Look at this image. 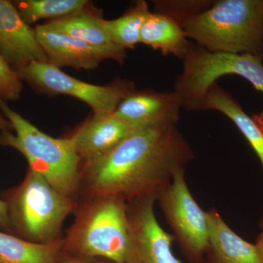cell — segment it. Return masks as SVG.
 Wrapping results in <instances>:
<instances>
[{
  "mask_svg": "<svg viewBox=\"0 0 263 263\" xmlns=\"http://www.w3.org/2000/svg\"><path fill=\"white\" fill-rule=\"evenodd\" d=\"M182 101L175 91L135 90L118 105L114 115L134 129L176 125Z\"/></svg>",
  "mask_w": 263,
  "mask_h": 263,
  "instance_id": "obj_11",
  "label": "cell"
},
{
  "mask_svg": "<svg viewBox=\"0 0 263 263\" xmlns=\"http://www.w3.org/2000/svg\"><path fill=\"white\" fill-rule=\"evenodd\" d=\"M63 238L48 243H36L0 231V263H60Z\"/></svg>",
  "mask_w": 263,
  "mask_h": 263,
  "instance_id": "obj_17",
  "label": "cell"
},
{
  "mask_svg": "<svg viewBox=\"0 0 263 263\" xmlns=\"http://www.w3.org/2000/svg\"><path fill=\"white\" fill-rule=\"evenodd\" d=\"M261 57H262V60H263V42H262V55H261Z\"/></svg>",
  "mask_w": 263,
  "mask_h": 263,
  "instance_id": "obj_28",
  "label": "cell"
},
{
  "mask_svg": "<svg viewBox=\"0 0 263 263\" xmlns=\"http://www.w3.org/2000/svg\"><path fill=\"white\" fill-rule=\"evenodd\" d=\"M157 197L127 202L129 246L126 263H182L172 250L174 235L159 224L155 213Z\"/></svg>",
  "mask_w": 263,
  "mask_h": 263,
  "instance_id": "obj_9",
  "label": "cell"
},
{
  "mask_svg": "<svg viewBox=\"0 0 263 263\" xmlns=\"http://www.w3.org/2000/svg\"><path fill=\"white\" fill-rule=\"evenodd\" d=\"M151 13L148 3L137 1L126 13L113 20H104V26L114 44L124 49H133L140 43L141 31Z\"/></svg>",
  "mask_w": 263,
  "mask_h": 263,
  "instance_id": "obj_19",
  "label": "cell"
},
{
  "mask_svg": "<svg viewBox=\"0 0 263 263\" xmlns=\"http://www.w3.org/2000/svg\"><path fill=\"white\" fill-rule=\"evenodd\" d=\"M193 158V148L176 125L138 129L106 155L83 164L80 190L86 198L157 200L175 173Z\"/></svg>",
  "mask_w": 263,
  "mask_h": 263,
  "instance_id": "obj_1",
  "label": "cell"
},
{
  "mask_svg": "<svg viewBox=\"0 0 263 263\" xmlns=\"http://www.w3.org/2000/svg\"><path fill=\"white\" fill-rule=\"evenodd\" d=\"M11 234L36 243L62 239V228L79 202L59 192L37 173L28 169L22 183L3 193Z\"/></svg>",
  "mask_w": 263,
  "mask_h": 263,
  "instance_id": "obj_5",
  "label": "cell"
},
{
  "mask_svg": "<svg viewBox=\"0 0 263 263\" xmlns=\"http://www.w3.org/2000/svg\"><path fill=\"white\" fill-rule=\"evenodd\" d=\"M12 131H13V127H12L9 121L4 116L0 114V133Z\"/></svg>",
  "mask_w": 263,
  "mask_h": 263,
  "instance_id": "obj_25",
  "label": "cell"
},
{
  "mask_svg": "<svg viewBox=\"0 0 263 263\" xmlns=\"http://www.w3.org/2000/svg\"><path fill=\"white\" fill-rule=\"evenodd\" d=\"M27 24L42 19L57 20L79 13L89 5L86 0H21L13 2Z\"/></svg>",
  "mask_w": 263,
  "mask_h": 263,
  "instance_id": "obj_20",
  "label": "cell"
},
{
  "mask_svg": "<svg viewBox=\"0 0 263 263\" xmlns=\"http://www.w3.org/2000/svg\"><path fill=\"white\" fill-rule=\"evenodd\" d=\"M0 54L15 70L32 62H49L36 35L13 3L0 0Z\"/></svg>",
  "mask_w": 263,
  "mask_h": 263,
  "instance_id": "obj_12",
  "label": "cell"
},
{
  "mask_svg": "<svg viewBox=\"0 0 263 263\" xmlns=\"http://www.w3.org/2000/svg\"><path fill=\"white\" fill-rule=\"evenodd\" d=\"M206 214L209 234L204 263H262L256 245L236 234L216 209Z\"/></svg>",
  "mask_w": 263,
  "mask_h": 263,
  "instance_id": "obj_14",
  "label": "cell"
},
{
  "mask_svg": "<svg viewBox=\"0 0 263 263\" xmlns=\"http://www.w3.org/2000/svg\"><path fill=\"white\" fill-rule=\"evenodd\" d=\"M257 250H258L259 257H260L261 262L263 263V230L259 233L257 236L255 243Z\"/></svg>",
  "mask_w": 263,
  "mask_h": 263,
  "instance_id": "obj_26",
  "label": "cell"
},
{
  "mask_svg": "<svg viewBox=\"0 0 263 263\" xmlns=\"http://www.w3.org/2000/svg\"><path fill=\"white\" fill-rule=\"evenodd\" d=\"M259 226H260L261 230H263V214L262 219H261L260 224H259Z\"/></svg>",
  "mask_w": 263,
  "mask_h": 263,
  "instance_id": "obj_27",
  "label": "cell"
},
{
  "mask_svg": "<svg viewBox=\"0 0 263 263\" xmlns=\"http://www.w3.org/2000/svg\"><path fill=\"white\" fill-rule=\"evenodd\" d=\"M183 68L174 84L175 92L188 110H201L207 91L222 76L234 75L248 81L263 94V60L252 54L211 52L191 43ZM263 117V108L259 114Z\"/></svg>",
  "mask_w": 263,
  "mask_h": 263,
  "instance_id": "obj_6",
  "label": "cell"
},
{
  "mask_svg": "<svg viewBox=\"0 0 263 263\" xmlns=\"http://www.w3.org/2000/svg\"><path fill=\"white\" fill-rule=\"evenodd\" d=\"M155 13L168 15L182 27L183 24L194 15L202 13L212 5L206 0H161L154 1Z\"/></svg>",
  "mask_w": 263,
  "mask_h": 263,
  "instance_id": "obj_21",
  "label": "cell"
},
{
  "mask_svg": "<svg viewBox=\"0 0 263 263\" xmlns=\"http://www.w3.org/2000/svg\"><path fill=\"white\" fill-rule=\"evenodd\" d=\"M140 43L183 60L191 42L183 27L168 15L151 13L141 31Z\"/></svg>",
  "mask_w": 263,
  "mask_h": 263,
  "instance_id": "obj_16",
  "label": "cell"
},
{
  "mask_svg": "<svg viewBox=\"0 0 263 263\" xmlns=\"http://www.w3.org/2000/svg\"><path fill=\"white\" fill-rule=\"evenodd\" d=\"M157 201L188 262L204 263L209 234L207 214L190 193L184 168L175 173Z\"/></svg>",
  "mask_w": 263,
  "mask_h": 263,
  "instance_id": "obj_8",
  "label": "cell"
},
{
  "mask_svg": "<svg viewBox=\"0 0 263 263\" xmlns=\"http://www.w3.org/2000/svg\"><path fill=\"white\" fill-rule=\"evenodd\" d=\"M209 110L220 112L234 123L263 167V117L259 114L249 116L240 103L217 83L209 89L202 101L201 110Z\"/></svg>",
  "mask_w": 263,
  "mask_h": 263,
  "instance_id": "obj_15",
  "label": "cell"
},
{
  "mask_svg": "<svg viewBox=\"0 0 263 263\" xmlns=\"http://www.w3.org/2000/svg\"><path fill=\"white\" fill-rule=\"evenodd\" d=\"M182 27L189 39L208 51L261 57L263 0L213 2Z\"/></svg>",
  "mask_w": 263,
  "mask_h": 263,
  "instance_id": "obj_2",
  "label": "cell"
},
{
  "mask_svg": "<svg viewBox=\"0 0 263 263\" xmlns=\"http://www.w3.org/2000/svg\"><path fill=\"white\" fill-rule=\"evenodd\" d=\"M60 263H114L110 261L101 259L82 258L62 253Z\"/></svg>",
  "mask_w": 263,
  "mask_h": 263,
  "instance_id": "obj_23",
  "label": "cell"
},
{
  "mask_svg": "<svg viewBox=\"0 0 263 263\" xmlns=\"http://www.w3.org/2000/svg\"><path fill=\"white\" fill-rule=\"evenodd\" d=\"M16 70L0 54V99L16 100L23 91V84Z\"/></svg>",
  "mask_w": 263,
  "mask_h": 263,
  "instance_id": "obj_22",
  "label": "cell"
},
{
  "mask_svg": "<svg viewBox=\"0 0 263 263\" xmlns=\"http://www.w3.org/2000/svg\"><path fill=\"white\" fill-rule=\"evenodd\" d=\"M16 72L22 81L40 91L79 99L91 107L95 117L111 115L121 102L136 90L134 83L127 79H118L105 86L84 82L49 62H32Z\"/></svg>",
  "mask_w": 263,
  "mask_h": 263,
  "instance_id": "obj_7",
  "label": "cell"
},
{
  "mask_svg": "<svg viewBox=\"0 0 263 263\" xmlns=\"http://www.w3.org/2000/svg\"><path fill=\"white\" fill-rule=\"evenodd\" d=\"M36 35L52 65L61 68L94 70L100 62L111 60L122 65L127 58L126 50L117 45L98 46L55 32L44 25L35 27Z\"/></svg>",
  "mask_w": 263,
  "mask_h": 263,
  "instance_id": "obj_10",
  "label": "cell"
},
{
  "mask_svg": "<svg viewBox=\"0 0 263 263\" xmlns=\"http://www.w3.org/2000/svg\"><path fill=\"white\" fill-rule=\"evenodd\" d=\"M0 110L15 133H0V145L18 151L28 162L29 169L41 175L63 195L76 200L80 191L81 160L72 137L48 136L2 99Z\"/></svg>",
  "mask_w": 263,
  "mask_h": 263,
  "instance_id": "obj_3",
  "label": "cell"
},
{
  "mask_svg": "<svg viewBox=\"0 0 263 263\" xmlns=\"http://www.w3.org/2000/svg\"><path fill=\"white\" fill-rule=\"evenodd\" d=\"M0 229L5 233L11 234L9 218H8V211L4 201L0 197Z\"/></svg>",
  "mask_w": 263,
  "mask_h": 263,
  "instance_id": "obj_24",
  "label": "cell"
},
{
  "mask_svg": "<svg viewBox=\"0 0 263 263\" xmlns=\"http://www.w3.org/2000/svg\"><path fill=\"white\" fill-rule=\"evenodd\" d=\"M136 130L111 114L92 117L71 137L84 164L106 155Z\"/></svg>",
  "mask_w": 263,
  "mask_h": 263,
  "instance_id": "obj_13",
  "label": "cell"
},
{
  "mask_svg": "<svg viewBox=\"0 0 263 263\" xmlns=\"http://www.w3.org/2000/svg\"><path fill=\"white\" fill-rule=\"evenodd\" d=\"M104 20L101 15L86 7L79 13L65 18L50 21L44 25L55 32L94 46H114L116 44L112 42L105 28Z\"/></svg>",
  "mask_w": 263,
  "mask_h": 263,
  "instance_id": "obj_18",
  "label": "cell"
},
{
  "mask_svg": "<svg viewBox=\"0 0 263 263\" xmlns=\"http://www.w3.org/2000/svg\"><path fill=\"white\" fill-rule=\"evenodd\" d=\"M63 238V253L126 263L129 246L127 202L120 197L85 198Z\"/></svg>",
  "mask_w": 263,
  "mask_h": 263,
  "instance_id": "obj_4",
  "label": "cell"
}]
</instances>
